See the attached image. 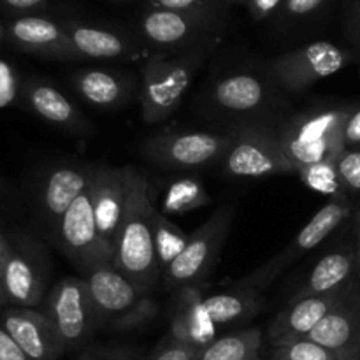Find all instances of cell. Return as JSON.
<instances>
[{
  "label": "cell",
  "mask_w": 360,
  "mask_h": 360,
  "mask_svg": "<svg viewBox=\"0 0 360 360\" xmlns=\"http://www.w3.org/2000/svg\"><path fill=\"white\" fill-rule=\"evenodd\" d=\"M97 167L84 162H62L44 172L35 192V211L51 239L67 210L91 185Z\"/></svg>",
  "instance_id": "obj_12"
},
{
  "label": "cell",
  "mask_w": 360,
  "mask_h": 360,
  "mask_svg": "<svg viewBox=\"0 0 360 360\" xmlns=\"http://www.w3.org/2000/svg\"><path fill=\"white\" fill-rule=\"evenodd\" d=\"M53 241L79 271L81 278L97 267L115 264L112 248L102 239L95 218L94 181L63 214Z\"/></svg>",
  "instance_id": "obj_6"
},
{
  "label": "cell",
  "mask_w": 360,
  "mask_h": 360,
  "mask_svg": "<svg viewBox=\"0 0 360 360\" xmlns=\"http://www.w3.org/2000/svg\"><path fill=\"white\" fill-rule=\"evenodd\" d=\"M352 213V204L348 200V197L343 199H329L315 214L311 217V220L304 225V227L299 231V234L295 236L294 241L287 246L281 253L274 255L273 259L267 260L262 267L253 271L248 276L241 278L238 283H241V287L252 288V290L262 292L264 288L269 287L274 280L278 278V274L283 273L292 262H295L297 259H301L304 253L311 252L313 248L320 245L322 241H326Z\"/></svg>",
  "instance_id": "obj_11"
},
{
  "label": "cell",
  "mask_w": 360,
  "mask_h": 360,
  "mask_svg": "<svg viewBox=\"0 0 360 360\" xmlns=\"http://www.w3.org/2000/svg\"><path fill=\"white\" fill-rule=\"evenodd\" d=\"M347 192L360 193V148L345 150L336 160Z\"/></svg>",
  "instance_id": "obj_33"
},
{
  "label": "cell",
  "mask_w": 360,
  "mask_h": 360,
  "mask_svg": "<svg viewBox=\"0 0 360 360\" xmlns=\"http://www.w3.org/2000/svg\"><path fill=\"white\" fill-rule=\"evenodd\" d=\"M217 25H211L199 18L165 9H146L141 16L137 30L139 35L155 48L188 49L207 46L211 32Z\"/></svg>",
  "instance_id": "obj_14"
},
{
  "label": "cell",
  "mask_w": 360,
  "mask_h": 360,
  "mask_svg": "<svg viewBox=\"0 0 360 360\" xmlns=\"http://www.w3.org/2000/svg\"><path fill=\"white\" fill-rule=\"evenodd\" d=\"M260 329H241L217 338L204 347L195 360H260Z\"/></svg>",
  "instance_id": "obj_27"
},
{
  "label": "cell",
  "mask_w": 360,
  "mask_h": 360,
  "mask_svg": "<svg viewBox=\"0 0 360 360\" xmlns=\"http://www.w3.org/2000/svg\"><path fill=\"white\" fill-rule=\"evenodd\" d=\"M7 306H9V302H7V297H6V294H4L2 280H0V309L7 308Z\"/></svg>",
  "instance_id": "obj_42"
},
{
  "label": "cell",
  "mask_w": 360,
  "mask_h": 360,
  "mask_svg": "<svg viewBox=\"0 0 360 360\" xmlns=\"http://www.w3.org/2000/svg\"><path fill=\"white\" fill-rule=\"evenodd\" d=\"M101 329L132 330L157 316L153 294L143 290L115 264L94 269L84 276Z\"/></svg>",
  "instance_id": "obj_2"
},
{
  "label": "cell",
  "mask_w": 360,
  "mask_h": 360,
  "mask_svg": "<svg viewBox=\"0 0 360 360\" xmlns=\"http://www.w3.org/2000/svg\"><path fill=\"white\" fill-rule=\"evenodd\" d=\"M153 225H155V246H157V259L158 266H160L162 274L164 271L174 262L183 252V248L188 243L190 234H186L181 227L171 221L167 214L162 213L158 207H155L153 214Z\"/></svg>",
  "instance_id": "obj_29"
},
{
  "label": "cell",
  "mask_w": 360,
  "mask_h": 360,
  "mask_svg": "<svg viewBox=\"0 0 360 360\" xmlns=\"http://www.w3.org/2000/svg\"><path fill=\"white\" fill-rule=\"evenodd\" d=\"M234 2H245L246 4V0H225V4H234Z\"/></svg>",
  "instance_id": "obj_48"
},
{
  "label": "cell",
  "mask_w": 360,
  "mask_h": 360,
  "mask_svg": "<svg viewBox=\"0 0 360 360\" xmlns=\"http://www.w3.org/2000/svg\"><path fill=\"white\" fill-rule=\"evenodd\" d=\"M350 62V53L329 41H316L280 55L273 63L274 77L290 91H304L316 81L340 72Z\"/></svg>",
  "instance_id": "obj_13"
},
{
  "label": "cell",
  "mask_w": 360,
  "mask_h": 360,
  "mask_svg": "<svg viewBox=\"0 0 360 360\" xmlns=\"http://www.w3.org/2000/svg\"><path fill=\"white\" fill-rule=\"evenodd\" d=\"M130 167L98 165L94 178V207L102 239L112 248L129 200Z\"/></svg>",
  "instance_id": "obj_18"
},
{
  "label": "cell",
  "mask_w": 360,
  "mask_h": 360,
  "mask_svg": "<svg viewBox=\"0 0 360 360\" xmlns=\"http://www.w3.org/2000/svg\"><path fill=\"white\" fill-rule=\"evenodd\" d=\"M355 281L341 290L327 295H313V297L290 301L269 323L267 336L273 347L304 340L313 329L326 319L327 313L352 290Z\"/></svg>",
  "instance_id": "obj_17"
},
{
  "label": "cell",
  "mask_w": 360,
  "mask_h": 360,
  "mask_svg": "<svg viewBox=\"0 0 360 360\" xmlns=\"http://www.w3.org/2000/svg\"><path fill=\"white\" fill-rule=\"evenodd\" d=\"M297 176L309 190L320 193V195H326L329 199H343L348 195L347 186L338 171L336 160L319 162V164L299 167Z\"/></svg>",
  "instance_id": "obj_30"
},
{
  "label": "cell",
  "mask_w": 360,
  "mask_h": 360,
  "mask_svg": "<svg viewBox=\"0 0 360 360\" xmlns=\"http://www.w3.org/2000/svg\"><path fill=\"white\" fill-rule=\"evenodd\" d=\"M211 202L202 183L193 176H181L167 185L162 199V213L183 214L200 210Z\"/></svg>",
  "instance_id": "obj_28"
},
{
  "label": "cell",
  "mask_w": 360,
  "mask_h": 360,
  "mask_svg": "<svg viewBox=\"0 0 360 360\" xmlns=\"http://www.w3.org/2000/svg\"><path fill=\"white\" fill-rule=\"evenodd\" d=\"M206 53L207 46H202L188 49L176 58L158 53L146 60L139 83V102L144 122L150 125L162 123L178 111Z\"/></svg>",
  "instance_id": "obj_3"
},
{
  "label": "cell",
  "mask_w": 360,
  "mask_h": 360,
  "mask_svg": "<svg viewBox=\"0 0 360 360\" xmlns=\"http://www.w3.org/2000/svg\"><path fill=\"white\" fill-rule=\"evenodd\" d=\"M236 210L232 204L220 206L193 234L179 253L178 259L164 271L162 280L167 290H179L192 285H204L213 271L221 248L225 246L234 221Z\"/></svg>",
  "instance_id": "obj_5"
},
{
  "label": "cell",
  "mask_w": 360,
  "mask_h": 360,
  "mask_svg": "<svg viewBox=\"0 0 360 360\" xmlns=\"http://www.w3.org/2000/svg\"><path fill=\"white\" fill-rule=\"evenodd\" d=\"M347 360H360V354H355V355H352V357H348Z\"/></svg>",
  "instance_id": "obj_47"
},
{
  "label": "cell",
  "mask_w": 360,
  "mask_h": 360,
  "mask_svg": "<svg viewBox=\"0 0 360 360\" xmlns=\"http://www.w3.org/2000/svg\"><path fill=\"white\" fill-rule=\"evenodd\" d=\"M65 30L81 58L130 60L141 55V48L130 35L115 28L95 27L81 21H63Z\"/></svg>",
  "instance_id": "obj_24"
},
{
  "label": "cell",
  "mask_w": 360,
  "mask_h": 360,
  "mask_svg": "<svg viewBox=\"0 0 360 360\" xmlns=\"http://www.w3.org/2000/svg\"><path fill=\"white\" fill-rule=\"evenodd\" d=\"M210 104L225 115H252L271 101V88L252 70H238L218 77L210 88Z\"/></svg>",
  "instance_id": "obj_20"
},
{
  "label": "cell",
  "mask_w": 360,
  "mask_h": 360,
  "mask_svg": "<svg viewBox=\"0 0 360 360\" xmlns=\"http://www.w3.org/2000/svg\"><path fill=\"white\" fill-rule=\"evenodd\" d=\"M155 207L148 179L130 167L129 200L112 253L115 266L150 294H153L162 276L155 246Z\"/></svg>",
  "instance_id": "obj_1"
},
{
  "label": "cell",
  "mask_w": 360,
  "mask_h": 360,
  "mask_svg": "<svg viewBox=\"0 0 360 360\" xmlns=\"http://www.w3.org/2000/svg\"><path fill=\"white\" fill-rule=\"evenodd\" d=\"M204 285H192L176 290L169 327V336L200 350L218 338V329L204 308Z\"/></svg>",
  "instance_id": "obj_21"
},
{
  "label": "cell",
  "mask_w": 360,
  "mask_h": 360,
  "mask_svg": "<svg viewBox=\"0 0 360 360\" xmlns=\"http://www.w3.org/2000/svg\"><path fill=\"white\" fill-rule=\"evenodd\" d=\"M308 340L345 357L360 354V287L357 283L309 333Z\"/></svg>",
  "instance_id": "obj_19"
},
{
  "label": "cell",
  "mask_w": 360,
  "mask_h": 360,
  "mask_svg": "<svg viewBox=\"0 0 360 360\" xmlns=\"http://www.w3.org/2000/svg\"><path fill=\"white\" fill-rule=\"evenodd\" d=\"M146 9L174 11V13L199 18L211 25H218L221 13V6H217L210 0H146Z\"/></svg>",
  "instance_id": "obj_32"
},
{
  "label": "cell",
  "mask_w": 360,
  "mask_h": 360,
  "mask_svg": "<svg viewBox=\"0 0 360 360\" xmlns=\"http://www.w3.org/2000/svg\"><path fill=\"white\" fill-rule=\"evenodd\" d=\"M41 311L51 322L65 354L83 348L101 329L84 278H62L46 294Z\"/></svg>",
  "instance_id": "obj_9"
},
{
  "label": "cell",
  "mask_w": 360,
  "mask_h": 360,
  "mask_svg": "<svg viewBox=\"0 0 360 360\" xmlns=\"http://www.w3.org/2000/svg\"><path fill=\"white\" fill-rule=\"evenodd\" d=\"M231 144V132L178 130L150 136L141 144V153L151 164L171 171H199L220 164Z\"/></svg>",
  "instance_id": "obj_10"
},
{
  "label": "cell",
  "mask_w": 360,
  "mask_h": 360,
  "mask_svg": "<svg viewBox=\"0 0 360 360\" xmlns=\"http://www.w3.org/2000/svg\"><path fill=\"white\" fill-rule=\"evenodd\" d=\"M326 4V0H285L281 11L288 18H306L316 13Z\"/></svg>",
  "instance_id": "obj_37"
},
{
  "label": "cell",
  "mask_w": 360,
  "mask_h": 360,
  "mask_svg": "<svg viewBox=\"0 0 360 360\" xmlns=\"http://www.w3.org/2000/svg\"><path fill=\"white\" fill-rule=\"evenodd\" d=\"M4 7H7L13 13H18L20 16L37 13V11L46 9L48 0H0Z\"/></svg>",
  "instance_id": "obj_40"
},
{
  "label": "cell",
  "mask_w": 360,
  "mask_h": 360,
  "mask_svg": "<svg viewBox=\"0 0 360 360\" xmlns=\"http://www.w3.org/2000/svg\"><path fill=\"white\" fill-rule=\"evenodd\" d=\"M225 174L238 179L297 174L294 162L285 155L278 134L260 125L238 127L220 162Z\"/></svg>",
  "instance_id": "obj_8"
},
{
  "label": "cell",
  "mask_w": 360,
  "mask_h": 360,
  "mask_svg": "<svg viewBox=\"0 0 360 360\" xmlns=\"http://www.w3.org/2000/svg\"><path fill=\"white\" fill-rule=\"evenodd\" d=\"M357 271L360 273V239H359V246H357Z\"/></svg>",
  "instance_id": "obj_43"
},
{
  "label": "cell",
  "mask_w": 360,
  "mask_h": 360,
  "mask_svg": "<svg viewBox=\"0 0 360 360\" xmlns=\"http://www.w3.org/2000/svg\"><path fill=\"white\" fill-rule=\"evenodd\" d=\"M7 252H9V236L0 232V264H2V260L6 259Z\"/></svg>",
  "instance_id": "obj_41"
},
{
  "label": "cell",
  "mask_w": 360,
  "mask_h": 360,
  "mask_svg": "<svg viewBox=\"0 0 360 360\" xmlns=\"http://www.w3.org/2000/svg\"><path fill=\"white\" fill-rule=\"evenodd\" d=\"M6 35L16 48L53 60H83L74 48L63 21L27 14L11 20Z\"/></svg>",
  "instance_id": "obj_15"
},
{
  "label": "cell",
  "mask_w": 360,
  "mask_h": 360,
  "mask_svg": "<svg viewBox=\"0 0 360 360\" xmlns=\"http://www.w3.org/2000/svg\"><path fill=\"white\" fill-rule=\"evenodd\" d=\"M0 280L9 306L39 308L49 281V257L41 241L25 232L9 238V252L0 264Z\"/></svg>",
  "instance_id": "obj_7"
},
{
  "label": "cell",
  "mask_w": 360,
  "mask_h": 360,
  "mask_svg": "<svg viewBox=\"0 0 360 360\" xmlns=\"http://www.w3.org/2000/svg\"><path fill=\"white\" fill-rule=\"evenodd\" d=\"M283 2L285 0H246V6H248V13L253 20L262 21L273 16L278 9H281Z\"/></svg>",
  "instance_id": "obj_38"
},
{
  "label": "cell",
  "mask_w": 360,
  "mask_h": 360,
  "mask_svg": "<svg viewBox=\"0 0 360 360\" xmlns=\"http://www.w3.org/2000/svg\"><path fill=\"white\" fill-rule=\"evenodd\" d=\"M0 360H30L2 326H0Z\"/></svg>",
  "instance_id": "obj_39"
},
{
  "label": "cell",
  "mask_w": 360,
  "mask_h": 360,
  "mask_svg": "<svg viewBox=\"0 0 360 360\" xmlns=\"http://www.w3.org/2000/svg\"><path fill=\"white\" fill-rule=\"evenodd\" d=\"M148 357H150V355H144L143 352H141V354H139V357H137L136 360H148Z\"/></svg>",
  "instance_id": "obj_45"
},
{
  "label": "cell",
  "mask_w": 360,
  "mask_h": 360,
  "mask_svg": "<svg viewBox=\"0 0 360 360\" xmlns=\"http://www.w3.org/2000/svg\"><path fill=\"white\" fill-rule=\"evenodd\" d=\"M4 34H6V30H4L2 23H0V42H2V39H4Z\"/></svg>",
  "instance_id": "obj_46"
},
{
  "label": "cell",
  "mask_w": 360,
  "mask_h": 360,
  "mask_svg": "<svg viewBox=\"0 0 360 360\" xmlns=\"http://www.w3.org/2000/svg\"><path fill=\"white\" fill-rule=\"evenodd\" d=\"M199 352L200 348L174 340L167 334V338L158 345L157 350L148 357V360H195Z\"/></svg>",
  "instance_id": "obj_34"
},
{
  "label": "cell",
  "mask_w": 360,
  "mask_h": 360,
  "mask_svg": "<svg viewBox=\"0 0 360 360\" xmlns=\"http://www.w3.org/2000/svg\"><path fill=\"white\" fill-rule=\"evenodd\" d=\"M0 326L30 360H58L65 354L51 322L41 309L7 306L0 309Z\"/></svg>",
  "instance_id": "obj_16"
},
{
  "label": "cell",
  "mask_w": 360,
  "mask_h": 360,
  "mask_svg": "<svg viewBox=\"0 0 360 360\" xmlns=\"http://www.w3.org/2000/svg\"><path fill=\"white\" fill-rule=\"evenodd\" d=\"M210 2L217 4V6H225V0H210Z\"/></svg>",
  "instance_id": "obj_44"
},
{
  "label": "cell",
  "mask_w": 360,
  "mask_h": 360,
  "mask_svg": "<svg viewBox=\"0 0 360 360\" xmlns=\"http://www.w3.org/2000/svg\"><path fill=\"white\" fill-rule=\"evenodd\" d=\"M343 144L345 150L360 148V105L348 109L343 125Z\"/></svg>",
  "instance_id": "obj_36"
},
{
  "label": "cell",
  "mask_w": 360,
  "mask_h": 360,
  "mask_svg": "<svg viewBox=\"0 0 360 360\" xmlns=\"http://www.w3.org/2000/svg\"><path fill=\"white\" fill-rule=\"evenodd\" d=\"M357 229H359V239H360V217H359V221H357Z\"/></svg>",
  "instance_id": "obj_49"
},
{
  "label": "cell",
  "mask_w": 360,
  "mask_h": 360,
  "mask_svg": "<svg viewBox=\"0 0 360 360\" xmlns=\"http://www.w3.org/2000/svg\"><path fill=\"white\" fill-rule=\"evenodd\" d=\"M348 357L345 355L330 352L327 348L320 347L315 341L308 340H297L292 343L280 345L274 347L273 354L269 355L267 360H347Z\"/></svg>",
  "instance_id": "obj_31"
},
{
  "label": "cell",
  "mask_w": 360,
  "mask_h": 360,
  "mask_svg": "<svg viewBox=\"0 0 360 360\" xmlns=\"http://www.w3.org/2000/svg\"><path fill=\"white\" fill-rule=\"evenodd\" d=\"M348 109L347 105L313 109L285 123L278 139L297 171L304 165L338 160L345 151L343 125Z\"/></svg>",
  "instance_id": "obj_4"
},
{
  "label": "cell",
  "mask_w": 360,
  "mask_h": 360,
  "mask_svg": "<svg viewBox=\"0 0 360 360\" xmlns=\"http://www.w3.org/2000/svg\"><path fill=\"white\" fill-rule=\"evenodd\" d=\"M25 104L44 122L74 134L88 132L86 118L65 94L44 79H27L21 88Z\"/></svg>",
  "instance_id": "obj_23"
},
{
  "label": "cell",
  "mask_w": 360,
  "mask_h": 360,
  "mask_svg": "<svg viewBox=\"0 0 360 360\" xmlns=\"http://www.w3.org/2000/svg\"><path fill=\"white\" fill-rule=\"evenodd\" d=\"M70 86L81 101L102 111H116L129 104L136 83L129 74L105 67H86L70 76Z\"/></svg>",
  "instance_id": "obj_22"
},
{
  "label": "cell",
  "mask_w": 360,
  "mask_h": 360,
  "mask_svg": "<svg viewBox=\"0 0 360 360\" xmlns=\"http://www.w3.org/2000/svg\"><path fill=\"white\" fill-rule=\"evenodd\" d=\"M141 352L132 347L112 345V347H98L84 352L77 360H136Z\"/></svg>",
  "instance_id": "obj_35"
},
{
  "label": "cell",
  "mask_w": 360,
  "mask_h": 360,
  "mask_svg": "<svg viewBox=\"0 0 360 360\" xmlns=\"http://www.w3.org/2000/svg\"><path fill=\"white\" fill-rule=\"evenodd\" d=\"M204 308L214 327L220 329V327L243 326L255 319L266 308V299L262 297V292L243 288L234 283L229 290L206 295Z\"/></svg>",
  "instance_id": "obj_26"
},
{
  "label": "cell",
  "mask_w": 360,
  "mask_h": 360,
  "mask_svg": "<svg viewBox=\"0 0 360 360\" xmlns=\"http://www.w3.org/2000/svg\"><path fill=\"white\" fill-rule=\"evenodd\" d=\"M355 271H357V250L338 248L326 253L315 264L311 273L292 295L290 301L313 297V295H327L341 290L354 281L352 276Z\"/></svg>",
  "instance_id": "obj_25"
}]
</instances>
